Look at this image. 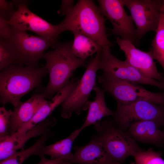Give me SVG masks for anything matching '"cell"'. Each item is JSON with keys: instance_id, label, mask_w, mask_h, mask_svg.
I'll return each instance as SVG.
<instances>
[{"instance_id": "1", "label": "cell", "mask_w": 164, "mask_h": 164, "mask_svg": "<svg viewBox=\"0 0 164 164\" xmlns=\"http://www.w3.org/2000/svg\"><path fill=\"white\" fill-rule=\"evenodd\" d=\"M105 23L104 17L92 1L80 0L58 24V32L79 33L95 41L102 49L110 48L113 44L107 37Z\"/></svg>"}, {"instance_id": "2", "label": "cell", "mask_w": 164, "mask_h": 164, "mask_svg": "<svg viewBox=\"0 0 164 164\" xmlns=\"http://www.w3.org/2000/svg\"><path fill=\"white\" fill-rule=\"evenodd\" d=\"M47 72L46 66L38 68L12 64L4 69L0 73V93L2 104L10 103L15 107L23 96L40 86Z\"/></svg>"}, {"instance_id": "3", "label": "cell", "mask_w": 164, "mask_h": 164, "mask_svg": "<svg viewBox=\"0 0 164 164\" xmlns=\"http://www.w3.org/2000/svg\"><path fill=\"white\" fill-rule=\"evenodd\" d=\"M72 43H56L54 49L45 53L42 59L46 61L49 80L43 93L45 98H50L66 86L78 67L86 65V61L73 53Z\"/></svg>"}, {"instance_id": "4", "label": "cell", "mask_w": 164, "mask_h": 164, "mask_svg": "<svg viewBox=\"0 0 164 164\" xmlns=\"http://www.w3.org/2000/svg\"><path fill=\"white\" fill-rule=\"evenodd\" d=\"M113 116L114 125L124 132L139 121H152L159 128L164 126V107L145 100L126 103L117 102Z\"/></svg>"}, {"instance_id": "5", "label": "cell", "mask_w": 164, "mask_h": 164, "mask_svg": "<svg viewBox=\"0 0 164 164\" xmlns=\"http://www.w3.org/2000/svg\"><path fill=\"white\" fill-rule=\"evenodd\" d=\"M97 132V134L94 137L110 156L120 163L135 152L142 149L135 139L116 127L109 119L101 122Z\"/></svg>"}, {"instance_id": "6", "label": "cell", "mask_w": 164, "mask_h": 164, "mask_svg": "<svg viewBox=\"0 0 164 164\" xmlns=\"http://www.w3.org/2000/svg\"><path fill=\"white\" fill-rule=\"evenodd\" d=\"M5 41L15 50L18 56L17 63L33 66L42 59L46 50L56 42V40L31 35L12 26L10 36Z\"/></svg>"}, {"instance_id": "7", "label": "cell", "mask_w": 164, "mask_h": 164, "mask_svg": "<svg viewBox=\"0 0 164 164\" xmlns=\"http://www.w3.org/2000/svg\"><path fill=\"white\" fill-rule=\"evenodd\" d=\"M101 50L87 64L86 69L75 89L62 104L61 117H71L75 113L79 115L88 109V97L96 85L97 71L99 69V57Z\"/></svg>"}, {"instance_id": "8", "label": "cell", "mask_w": 164, "mask_h": 164, "mask_svg": "<svg viewBox=\"0 0 164 164\" xmlns=\"http://www.w3.org/2000/svg\"><path fill=\"white\" fill-rule=\"evenodd\" d=\"M99 69L103 73L101 76L105 78L151 85L164 90V82L145 77L125 60H120L114 56L110 48L101 50Z\"/></svg>"}, {"instance_id": "9", "label": "cell", "mask_w": 164, "mask_h": 164, "mask_svg": "<svg viewBox=\"0 0 164 164\" xmlns=\"http://www.w3.org/2000/svg\"><path fill=\"white\" fill-rule=\"evenodd\" d=\"M97 79L103 90L110 94L117 102L126 103L142 100L164 107V91L153 92L137 84L105 78L101 75Z\"/></svg>"}, {"instance_id": "10", "label": "cell", "mask_w": 164, "mask_h": 164, "mask_svg": "<svg viewBox=\"0 0 164 164\" xmlns=\"http://www.w3.org/2000/svg\"><path fill=\"white\" fill-rule=\"evenodd\" d=\"M122 1L135 24L138 41L147 32L156 31L160 19L162 0Z\"/></svg>"}, {"instance_id": "11", "label": "cell", "mask_w": 164, "mask_h": 164, "mask_svg": "<svg viewBox=\"0 0 164 164\" xmlns=\"http://www.w3.org/2000/svg\"><path fill=\"white\" fill-rule=\"evenodd\" d=\"M99 10L102 15L111 22L113 28L111 35H118L134 44L138 43L136 29L131 15H128L122 0H98Z\"/></svg>"}, {"instance_id": "12", "label": "cell", "mask_w": 164, "mask_h": 164, "mask_svg": "<svg viewBox=\"0 0 164 164\" xmlns=\"http://www.w3.org/2000/svg\"><path fill=\"white\" fill-rule=\"evenodd\" d=\"M17 9L8 23L20 30L32 32L39 36L56 40L59 35V25H53L28 9L26 1L14 0Z\"/></svg>"}, {"instance_id": "13", "label": "cell", "mask_w": 164, "mask_h": 164, "mask_svg": "<svg viewBox=\"0 0 164 164\" xmlns=\"http://www.w3.org/2000/svg\"><path fill=\"white\" fill-rule=\"evenodd\" d=\"M115 42L124 53L125 60L145 77L164 82V77L158 72L151 50L146 52L136 48L131 42L119 37Z\"/></svg>"}, {"instance_id": "14", "label": "cell", "mask_w": 164, "mask_h": 164, "mask_svg": "<svg viewBox=\"0 0 164 164\" xmlns=\"http://www.w3.org/2000/svg\"><path fill=\"white\" fill-rule=\"evenodd\" d=\"M55 118L49 116L24 133L18 132L9 135L0 141V160L8 158L20 149H22L25 143L31 138L41 136L51 131L56 123Z\"/></svg>"}, {"instance_id": "15", "label": "cell", "mask_w": 164, "mask_h": 164, "mask_svg": "<svg viewBox=\"0 0 164 164\" xmlns=\"http://www.w3.org/2000/svg\"><path fill=\"white\" fill-rule=\"evenodd\" d=\"M71 163L77 164H121L112 158L93 137L86 145H75Z\"/></svg>"}, {"instance_id": "16", "label": "cell", "mask_w": 164, "mask_h": 164, "mask_svg": "<svg viewBox=\"0 0 164 164\" xmlns=\"http://www.w3.org/2000/svg\"><path fill=\"white\" fill-rule=\"evenodd\" d=\"M43 94H35L26 101H20L12 111L10 120V135L17 132L25 124L29 121L39 109L48 101Z\"/></svg>"}, {"instance_id": "17", "label": "cell", "mask_w": 164, "mask_h": 164, "mask_svg": "<svg viewBox=\"0 0 164 164\" xmlns=\"http://www.w3.org/2000/svg\"><path fill=\"white\" fill-rule=\"evenodd\" d=\"M79 80L77 78H71L66 86L58 91L50 101H47L41 107L32 119L24 124L17 132L25 133L46 119L58 106L67 99L75 89Z\"/></svg>"}, {"instance_id": "18", "label": "cell", "mask_w": 164, "mask_h": 164, "mask_svg": "<svg viewBox=\"0 0 164 164\" xmlns=\"http://www.w3.org/2000/svg\"><path fill=\"white\" fill-rule=\"evenodd\" d=\"M125 132L135 141L151 144L159 147L164 146V131L160 130L153 121H138Z\"/></svg>"}, {"instance_id": "19", "label": "cell", "mask_w": 164, "mask_h": 164, "mask_svg": "<svg viewBox=\"0 0 164 164\" xmlns=\"http://www.w3.org/2000/svg\"><path fill=\"white\" fill-rule=\"evenodd\" d=\"M95 92L94 100L89 101L88 111L85 120L81 127L84 129L91 125H94L96 131L101 127V120L104 117L113 116L115 112L110 110L106 104L104 91L96 85L93 88Z\"/></svg>"}, {"instance_id": "20", "label": "cell", "mask_w": 164, "mask_h": 164, "mask_svg": "<svg viewBox=\"0 0 164 164\" xmlns=\"http://www.w3.org/2000/svg\"><path fill=\"white\" fill-rule=\"evenodd\" d=\"M83 129L81 127L67 137L51 145H45L43 150V154L50 156L52 159L63 158L69 162L72 159L73 155L71 152L73 143Z\"/></svg>"}, {"instance_id": "21", "label": "cell", "mask_w": 164, "mask_h": 164, "mask_svg": "<svg viewBox=\"0 0 164 164\" xmlns=\"http://www.w3.org/2000/svg\"><path fill=\"white\" fill-rule=\"evenodd\" d=\"M72 33L74 39L71 50L78 58L85 60L88 57L102 49L97 43L88 37L77 32Z\"/></svg>"}, {"instance_id": "22", "label": "cell", "mask_w": 164, "mask_h": 164, "mask_svg": "<svg viewBox=\"0 0 164 164\" xmlns=\"http://www.w3.org/2000/svg\"><path fill=\"white\" fill-rule=\"evenodd\" d=\"M155 32L150 49L154 59L160 64L164 70V14L161 9L159 22Z\"/></svg>"}, {"instance_id": "23", "label": "cell", "mask_w": 164, "mask_h": 164, "mask_svg": "<svg viewBox=\"0 0 164 164\" xmlns=\"http://www.w3.org/2000/svg\"><path fill=\"white\" fill-rule=\"evenodd\" d=\"M163 152L154 151L152 148L145 151L142 149L135 152L132 156L135 160V164H164L162 158Z\"/></svg>"}, {"instance_id": "24", "label": "cell", "mask_w": 164, "mask_h": 164, "mask_svg": "<svg viewBox=\"0 0 164 164\" xmlns=\"http://www.w3.org/2000/svg\"><path fill=\"white\" fill-rule=\"evenodd\" d=\"M17 61V55L13 47L7 41L0 39V70Z\"/></svg>"}, {"instance_id": "25", "label": "cell", "mask_w": 164, "mask_h": 164, "mask_svg": "<svg viewBox=\"0 0 164 164\" xmlns=\"http://www.w3.org/2000/svg\"><path fill=\"white\" fill-rule=\"evenodd\" d=\"M12 111L7 110L4 106L0 108V141L9 135L10 120Z\"/></svg>"}, {"instance_id": "26", "label": "cell", "mask_w": 164, "mask_h": 164, "mask_svg": "<svg viewBox=\"0 0 164 164\" xmlns=\"http://www.w3.org/2000/svg\"><path fill=\"white\" fill-rule=\"evenodd\" d=\"M13 1L0 0V17L9 20L16 10Z\"/></svg>"}, {"instance_id": "27", "label": "cell", "mask_w": 164, "mask_h": 164, "mask_svg": "<svg viewBox=\"0 0 164 164\" xmlns=\"http://www.w3.org/2000/svg\"><path fill=\"white\" fill-rule=\"evenodd\" d=\"M7 20L0 17V39L7 40L11 32V26L8 24Z\"/></svg>"}, {"instance_id": "28", "label": "cell", "mask_w": 164, "mask_h": 164, "mask_svg": "<svg viewBox=\"0 0 164 164\" xmlns=\"http://www.w3.org/2000/svg\"><path fill=\"white\" fill-rule=\"evenodd\" d=\"M74 6L73 0H62L61 8L57 12L60 15H66Z\"/></svg>"}, {"instance_id": "29", "label": "cell", "mask_w": 164, "mask_h": 164, "mask_svg": "<svg viewBox=\"0 0 164 164\" xmlns=\"http://www.w3.org/2000/svg\"><path fill=\"white\" fill-rule=\"evenodd\" d=\"M66 161H68L64 159H48L44 157L40 158V162L37 164H63L64 162Z\"/></svg>"}, {"instance_id": "30", "label": "cell", "mask_w": 164, "mask_h": 164, "mask_svg": "<svg viewBox=\"0 0 164 164\" xmlns=\"http://www.w3.org/2000/svg\"><path fill=\"white\" fill-rule=\"evenodd\" d=\"M161 9L164 14V0H162V4Z\"/></svg>"}, {"instance_id": "31", "label": "cell", "mask_w": 164, "mask_h": 164, "mask_svg": "<svg viewBox=\"0 0 164 164\" xmlns=\"http://www.w3.org/2000/svg\"><path fill=\"white\" fill-rule=\"evenodd\" d=\"M63 164H72L70 162L68 161H66L63 162Z\"/></svg>"}, {"instance_id": "32", "label": "cell", "mask_w": 164, "mask_h": 164, "mask_svg": "<svg viewBox=\"0 0 164 164\" xmlns=\"http://www.w3.org/2000/svg\"><path fill=\"white\" fill-rule=\"evenodd\" d=\"M130 164H135V162H132Z\"/></svg>"}]
</instances>
